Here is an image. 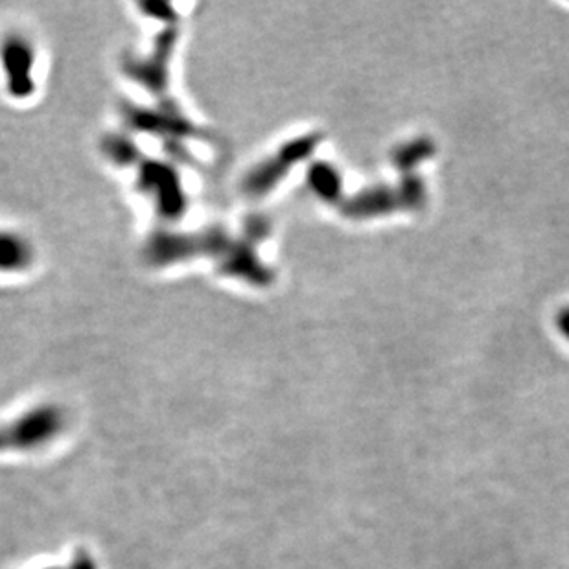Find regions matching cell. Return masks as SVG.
Listing matches in <instances>:
<instances>
[{"mask_svg": "<svg viewBox=\"0 0 569 569\" xmlns=\"http://www.w3.org/2000/svg\"><path fill=\"white\" fill-rule=\"evenodd\" d=\"M199 258L214 260L227 274L248 277L254 282L266 279L251 249L234 242L221 229L156 232L144 246V260L153 268H172Z\"/></svg>", "mask_w": 569, "mask_h": 569, "instance_id": "cell-1", "label": "cell"}, {"mask_svg": "<svg viewBox=\"0 0 569 569\" xmlns=\"http://www.w3.org/2000/svg\"><path fill=\"white\" fill-rule=\"evenodd\" d=\"M178 27H167L157 36L156 43L148 54L139 58L129 56L124 61L126 76L153 94L159 100V108H179L170 97V64L178 47Z\"/></svg>", "mask_w": 569, "mask_h": 569, "instance_id": "cell-2", "label": "cell"}, {"mask_svg": "<svg viewBox=\"0 0 569 569\" xmlns=\"http://www.w3.org/2000/svg\"><path fill=\"white\" fill-rule=\"evenodd\" d=\"M140 192L156 203L157 212L164 220H179L189 209V199L178 170L168 162L140 156L133 164Z\"/></svg>", "mask_w": 569, "mask_h": 569, "instance_id": "cell-3", "label": "cell"}, {"mask_svg": "<svg viewBox=\"0 0 569 569\" xmlns=\"http://www.w3.org/2000/svg\"><path fill=\"white\" fill-rule=\"evenodd\" d=\"M36 63L33 43L19 32L6 33L0 41V69L6 92L13 100H28L36 92Z\"/></svg>", "mask_w": 569, "mask_h": 569, "instance_id": "cell-4", "label": "cell"}, {"mask_svg": "<svg viewBox=\"0 0 569 569\" xmlns=\"http://www.w3.org/2000/svg\"><path fill=\"white\" fill-rule=\"evenodd\" d=\"M126 119L128 124L142 131H151L153 134H167V137H181L190 139L198 134V129L192 124V120L181 111V108H126Z\"/></svg>", "mask_w": 569, "mask_h": 569, "instance_id": "cell-5", "label": "cell"}, {"mask_svg": "<svg viewBox=\"0 0 569 569\" xmlns=\"http://www.w3.org/2000/svg\"><path fill=\"white\" fill-rule=\"evenodd\" d=\"M36 262V248L24 234L0 229V273H24Z\"/></svg>", "mask_w": 569, "mask_h": 569, "instance_id": "cell-6", "label": "cell"}, {"mask_svg": "<svg viewBox=\"0 0 569 569\" xmlns=\"http://www.w3.org/2000/svg\"><path fill=\"white\" fill-rule=\"evenodd\" d=\"M140 8L157 21L164 22L167 27H176V22H178V13L167 2H144V4H140Z\"/></svg>", "mask_w": 569, "mask_h": 569, "instance_id": "cell-7", "label": "cell"}, {"mask_svg": "<svg viewBox=\"0 0 569 569\" xmlns=\"http://www.w3.org/2000/svg\"><path fill=\"white\" fill-rule=\"evenodd\" d=\"M559 327L560 330H562V333H565L566 338L569 339V308L566 310V312L560 313Z\"/></svg>", "mask_w": 569, "mask_h": 569, "instance_id": "cell-8", "label": "cell"}]
</instances>
